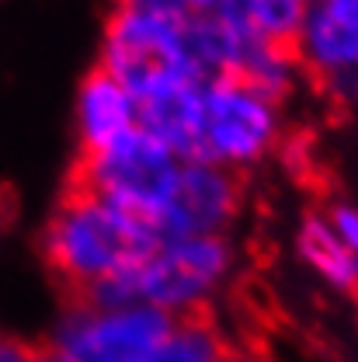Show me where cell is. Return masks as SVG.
I'll use <instances>...</instances> for the list:
<instances>
[{"label": "cell", "instance_id": "1", "mask_svg": "<svg viewBox=\"0 0 358 362\" xmlns=\"http://www.w3.org/2000/svg\"><path fill=\"white\" fill-rule=\"evenodd\" d=\"M160 247L153 220L115 209L112 202L77 188H63V199L39 240L45 269L59 282L63 300L108 272L146 265Z\"/></svg>", "mask_w": 358, "mask_h": 362}, {"label": "cell", "instance_id": "2", "mask_svg": "<svg viewBox=\"0 0 358 362\" xmlns=\"http://www.w3.org/2000/svg\"><path fill=\"white\" fill-rule=\"evenodd\" d=\"M178 175L181 168L171 150L133 126L97 153H77L66 175V188L90 192L115 209L157 223L178 188Z\"/></svg>", "mask_w": 358, "mask_h": 362}, {"label": "cell", "instance_id": "3", "mask_svg": "<svg viewBox=\"0 0 358 362\" xmlns=\"http://www.w3.org/2000/svg\"><path fill=\"white\" fill-rule=\"evenodd\" d=\"M97 66H105L136 101L171 81H198L184 52L181 21L136 14L126 7H112L105 21Z\"/></svg>", "mask_w": 358, "mask_h": 362}, {"label": "cell", "instance_id": "4", "mask_svg": "<svg viewBox=\"0 0 358 362\" xmlns=\"http://www.w3.org/2000/svg\"><path fill=\"white\" fill-rule=\"evenodd\" d=\"M174 327L171 310L129 307L119 314H70L49 349L59 362H143Z\"/></svg>", "mask_w": 358, "mask_h": 362}, {"label": "cell", "instance_id": "5", "mask_svg": "<svg viewBox=\"0 0 358 362\" xmlns=\"http://www.w3.org/2000/svg\"><path fill=\"white\" fill-rule=\"evenodd\" d=\"M202 112H205V143L213 160H251L275 136L278 105L265 101L261 94H254L233 77L205 81Z\"/></svg>", "mask_w": 358, "mask_h": 362}, {"label": "cell", "instance_id": "6", "mask_svg": "<svg viewBox=\"0 0 358 362\" xmlns=\"http://www.w3.org/2000/svg\"><path fill=\"white\" fill-rule=\"evenodd\" d=\"M244 199V175H226L216 164H188L181 168L178 188L164 213L157 216L160 244H174L188 237H213L229 223Z\"/></svg>", "mask_w": 358, "mask_h": 362}, {"label": "cell", "instance_id": "7", "mask_svg": "<svg viewBox=\"0 0 358 362\" xmlns=\"http://www.w3.org/2000/svg\"><path fill=\"white\" fill-rule=\"evenodd\" d=\"M229 265V247L220 237H188L164 244L143 265V303L157 310H181L202 300V293Z\"/></svg>", "mask_w": 358, "mask_h": 362}, {"label": "cell", "instance_id": "8", "mask_svg": "<svg viewBox=\"0 0 358 362\" xmlns=\"http://www.w3.org/2000/svg\"><path fill=\"white\" fill-rule=\"evenodd\" d=\"M202 81H171L136 101V126L188 164H216L205 143Z\"/></svg>", "mask_w": 358, "mask_h": 362}, {"label": "cell", "instance_id": "9", "mask_svg": "<svg viewBox=\"0 0 358 362\" xmlns=\"http://www.w3.org/2000/svg\"><path fill=\"white\" fill-rule=\"evenodd\" d=\"M77 126H80V150L97 153L115 136L136 126V98L122 88L105 66H94L77 94Z\"/></svg>", "mask_w": 358, "mask_h": 362}, {"label": "cell", "instance_id": "10", "mask_svg": "<svg viewBox=\"0 0 358 362\" xmlns=\"http://www.w3.org/2000/svg\"><path fill=\"white\" fill-rule=\"evenodd\" d=\"M174 314L171 334L146 356L143 362H223L233 341L223 334L216 310L205 300L184 303Z\"/></svg>", "mask_w": 358, "mask_h": 362}, {"label": "cell", "instance_id": "11", "mask_svg": "<svg viewBox=\"0 0 358 362\" xmlns=\"http://www.w3.org/2000/svg\"><path fill=\"white\" fill-rule=\"evenodd\" d=\"M299 247L310 258V265H316L334 286H341L358 300V262L341 244V237H334L316 216H306V223L299 230Z\"/></svg>", "mask_w": 358, "mask_h": 362}, {"label": "cell", "instance_id": "12", "mask_svg": "<svg viewBox=\"0 0 358 362\" xmlns=\"http://www.w3.org/2000/svg\"><path fill=\"white\" fill-rule=\"evenodd\" d=\"M251 32L282 49H296L310 14V0H247Z\"/></svg>", "mask_w": 358, "mask_h": 362}, {"label": "cell", "instance_id": "13", "mask_svg": "<svg viewBox=\"0 0 358 362\" xmlns=\"http://www.w3.org/2000/svg\"><path fill=\"white\" fill-rule=\"evenodd\" d=\"M282 164H285V171L296 178V185L314 188V192H323V188H327V171H323L320 160H316L314 136L310 133H292L282 143Z\"/></svg>", "mask_w": 358, "mask_h": 362}, {"label": "cell", "instance_id": "14", "mask_svg": "<svg viewBox=\"0 0 358 362\" xmlns=\"http://www.w3.org/2000/svg\"><path fill=\"white\" fill-rule=\"evenodd\" d=\"M115 7H126L136 14H150V18H164V21H184L188 0H115Z\"/></svg>", "mask_w": 358, "mask_h": 362}, {"label": "cell", "instance_id": "15", "mask_svg": "<svg viewBox=\"0 0 358 362\" xmlns=\"http://www.w3.org/2000/svg\"><path fill=\"white\" fill-rule=\"evenodd\" d=\"M334 226H338V233H341V244L352 251H358V213L355 209H348V206H338L334 209Z\"/></svg>", "mask_w": 358, "mask_h": 362}, {"label": "cell", "instance_id": "16", "mask_svg": "<svg viewBox=\"0 0 358 362\" xmlns=\"http://www.w3.org/2000/svg\"><path fill=\"white\" fill-rule=\"evenodd\" d=\"M316 7H323L330 18H338L341 25L358 32V0H314Z\"/></svg>", "mask_w": 358, "mask_h": 362}, {"label": "cell", "instance_id": "17", "mask_svg": "<svg viewBox=\"0 0 358 362\" xmlns=\"http://www.w3.org/2000/svg\"><path fill=\"white\" fill-rule=\"evenodd\" d=\"M42 349L35 345H25L18 338H0V362H35Z\"/></svg>", "mask_w": 358, "mask_h": 362}, {"label": "cell", "instance_id": "18", "mask_svg": "<svg viewBox=\"0 0 358 362\" xmlns=\"http://www.w3.org/2000/svg\"><path fill=\"white\" fill-rule=\"evenodd\" d=\"M14 223V195L0 188V237L7 233V226Z\"/></svg>", "mask_w": 358, "mask_h": 362}, {"label": "cell", "instance_id": "19", "mask_svg": "<svg viewBox=\"0 0 358 362\" xmlns=\"http://www.w3.org/2000/svg\"><path fill=\"white\" fill-rule=\"evenodd\" d=\"M223 0H188V11L191 14H209V11H216Z\"/></svg>", "mask_w": 358, "mask_h": 362}, {"label": "cell", "instance_id": "20", "mask_svg": "<svg viewBox=\"0 0 358 362\" xmlns=\"http://www.w3.org/2000/svg\"><path fill=\"white\" fill-rule=\"evenodd\" d=\"M223 362H258V356H254L251 349H237V345H233V349H229V356H226Z\"/></svg>", "mask_w": 358, "mask_h": 362}, {"label": "cell", "instance_id": "21", "mask_svg": "<svg viewBox=\"0 0 358 362\" xmlns=\"http://www.w3.org/2000/svg\"><path fill=\"white\" fill-rule=\"evenodd\" d=\"M310 4H314V0H310Z\"/></svg>", "mask_w": 358, "mask_h": 362}]
</instances>
